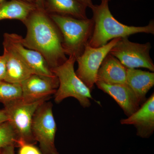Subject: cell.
I'll return each mask as SVG.
<instances>
[{
	"label": "cell",
	"mask_w": 154,
	"mask_h": 154,
	"mask_svg": "<svg viewBox=\"0 0 154 154\" xmlns=\"http://www.w3.org/2000/svg\"><path fill=\"white\" fill-rule=\"evenodd\" d=\"M110 0H101L99 5L91 8L94 27L88 45L93 48L105 45L114 38L128 37L137 33L154 34V21L151 20L145 26H128L114 18L109 9Z\"/></svg>",
	"instance_id": "7a4b0ae2"
},
{
	"label": "cell",
	"mask_w": 154,
	"mask_h": 154,
	"mask_svg": "<svg viewBox=\"0 0 154 154\" xmlns=\"http://www.w3.org/2000/svg\"><path fill=\"white\" fill-rule=\"evenodd\" d=\"M15 147L14 145L8 146L2 150L0 154H15Z\"/></svg>",
	"instance_id": "7402d4cb"
},
{
	"label": "cell",
	"mask_w": 154,
	"mask_h": 154,
	"mask_svg": "<svg viewBox=\"0 0 154 154\" xmlns=\"http://www.w3.org/2000/svg\"><path fill=\"white\" fill-rule=\"evenodd\" d=\"M48 99L27 102L20 99L4 105L8 121L14 128L19 143L33 144L36 142L31 131L33 115L38 106Z\"/></svg>",
	"instance_id": "5b68a950"
},
{
	"label": "cell",
	"mask_w": 154,
	"mask_h": 154,
	"mask_svg": "<svg viewBox=\"0 0 154 154\" xmlns=\"http://www.w3.org/2000/svg\"><path fill=\"white\" fill-rule=\"evenodd\" d=\"M5 1V0H0V3L2 2H4V1ZM22 1H25V2H29L34 3V0H22Z\"/></svg>",
	"instance_id": "484cf974"
},
{
	"label": "cell",
	"mask_w": 154,
	"mask_h": 154,
	"mask_svg": "<svg viewBox=\"0 0 154 154\" xmlns=\"http://www.w3.org/2000/svg\"><path fill=\"white\" fill-rule=\"evenodd\" d=\"M126 84L133 91L140 104H143L146 101L148 92L154 85V72L128 68Z\"/></svg>",
	"instance_id": "9a60e30c"
},
{
	"label": "cell",
	"mask_w": 154,
	"mask_h": 154,
	"mask_svg": "<svg viewBox=\"0 0 154 154\" xmlns=\"http://www.w3.org/2000/svg\"><path fill=\"white\" fill-rule=\"evenodd\" d=\"M45 11L48 14H56L78 19H88L87 7L77 0H44Z\"/></svg>",
	"instance_id": "2e32d148"
},
{
	"label": "cell",
	"mask_w": 154,
	"mask_h": 154,
	"mask_svg": "<svg viewBox=\"0 0 154 154\" xmlns=\"http://www.w3.org/2000/svg\"><path fill=\"white\" fill-rule=\"evenodd\" d=\"M19 154H42L37 148L33 144L22 143L19 146Z\"/></svg>",
	"instance_id": "ffe728a7"
},
{
	"label": "cell",
	"mask_w": 154,
	"mask_h": 154,
	"mask_svg": "<svg viewBox=\"0 0 154 154\" xmlns=\"http://www.w3.org/2000/svg\"><path fill=\"white\" fill-rule=\"evenodd\" d=\"M34 3L37 9L42 11H45L44 0H34Z\"/></svg>",
	"instance_id": "d4e9b609"
},
{
	"label": "cell",
	"mask_w": 154,
	"mask_h": 154,
	"mask_svg": "<svg viewBox=\"0 0 154 154\" xmlns=\"http://www.w3.org/2000/svg\"><path fill=\"white\" fill-rule=\"evenodd\" d=\"M22 36L16 33H5L3 43L8 45L15 51L33 74L55 75L44 57L36 51L25 47L22 44Z\"/></svg>",
	"instance_id": "9c48e42d"
},
{
	"label": "cell",
	"mask_w": 154,
	"mask_h": 154,
	"mask_svg": "<svg viewBox=\"0 0 154 154\" xmlns=\"http://www.w3.org/2000/svg\"><path fill=\"white\" fill-rule=\"evenodd\" d=\"M76 59L69 57L63 63L52 69L57 77L59 85L54 94V101L60 103L66 98L73 97L76 99L84 108L90 107V99H93L91 91L76 74L74 65Z\"/></svg>",
	"instance_id": "277c9868"
},
{
	"label": "cell",
	"mask_w": 154,
	"mask_h": 154,
	"mask_svg": "<svg viewBox=\"0 0 154 154\" xmlns=\"http://www.w3.org/2000/svg\"><path fill=\"white\" fill-rule=\"evenodd\" d=\"M8 121V117L5 109L0 110V125Z\"/></svg>",
	"instance_id": "603a6c76"
},
{
	"label": "cell",
	"mask_w": 154,
	"mask_h": 154,
	"mask_svg": "<svg viewBox=\"0 0 154 154\" xmlns=\"http://www.w3.org/2000/svg\"><path fill=\"white\" fill-rule=\"evenodd\" d=\"M48 15L61 33L62 46L66 55L75 59L80 56L93 35V19H78L56 14Z\"/></svg>",
	"instance_id": "3957f363"
},
{
	"label": "cell",
	"mask_w": 154,
	"mask_h": 154,
	"mask_svg": "<svg viewBox=\"0 0 154 154\" xmlns=\"http://www.w3.org/2000/svg\"><path fill=\"white\" fill-rule=\"evenodd\" d=\"M1 151H2V150H0V153H1Z\"/></svg>",
	"instance_id": "4316f807"
},
{
	"label": "cell",
	"mask_w": 154,
	"mask_h": 154,
	"mask_svg": "<svg viewBox=\"0 0 154 154\" xmlns=\"http://www.w3.org/2000/svg\"><path fill=\"white\" fill-rule=\"evenodd\" d=\"M37 9L33 3L22 0H5L0 3V21L17 19L23 23L30 14Z\"/></svg>",
	"instance_id": "e0dca14e"
},
{
	"label": "cell",
	"mask_w": 154,
	"mask_h": 154,
	"mask_svg": "<svg viewBox=\"0 0 154 154\" xmlns=\"http://www.w3.org/2000/svg\"><path fill=\"white\" fill-rule=\"evenodd\" d=\"M127 69L109 53L99 67L96 81L109 85L125 84Z\"/></svg>",
	"instance_id": "4fadbf2b"
},
{
	"label": "cell",
	"mask_w": 154,
	"mask_h": 154,
	"mask_svg": "<svg viewBox=\"0 0 154 154\" xmlns=\"http://www.w3.org/2000/svg\"><path fill=\"white\" fill-rule=\"evenodd\" d=\"M23 24L27 32L25 38L22 37V45L39 53L51 70L67 60L62 46L60 31L45 11L36 9L30 14Z\"/></svg>",
	"instance_id": "6da1fadb"
},
{
	"label": "cell",
	"mask_w": 154,
	"mask_h": 154,
	"mask_svg": "<svg viewBox=\"0 0 154 154\" xmlns=\"http://www.w3.org/2000/svg\"><path fill=\"white\" fill-rule=\"evenodd\" d=\"M51 102L45 101L37 108L33 115L31 131L33 138L39 143L42 154H59L55 146L57 131Z\"/></svg>",
	"instance_id": "8992f818"
},
{
	"label": "cell",
	"mask_w": 154,
	"mask_h": 154,
	"mask_svg": "<svg viewBox=\"0 0 154 154\" xmlns=\"http://www.w3.org/2000/svg\"><path fill=\"white\" fill-rule=\"evenodd\" d=\"M3 54L7 61V74L5 82L20 84L33 74L28 66L10 46L3 43Z\"/></svg>",
	"instance_id": "5bb4252c"
},
{
	"label": "cell",
	"mask_w": 154,
	"mask_h": 154,
	"mask_svg": "<svg viewBox=\"0 0 154 154\" xmlns=\"http://www.w3.org/2000/svg\"><path fill=\"white\" fill-rule=\"evenodd\" d=\"M22 91L21 99L27 102L49 99L58 88L59 82L56 75L53 76L32 74L20 84Z\"/></svg>",
	"instance_id": "30bf717a"
},
{
	"label": "cell",
	"mask_w": 154,
	"mask_h": 154,
	"mask_svg": "<svg viewBox=\"0 0 154 154\" xmlns=\"http://www.w3.org/2000/svg\"><path fill=\"white\" fill-rule=\"evenodd\" d=\"M21 85L5 81L0 82V103L3 105L22 98Z\"/></svg>",
	"instance_id": "ac0fdd59"
},
{
	"label": "cell",
	"mask_w": 154,
	"mask_h": 154,
	"mask_svg": "<svg viewBox=\"0 0 154 154\" xmlns=\"http://www.w3.org/2000/svg\"><path fill=\"white\" fill-rule=\"evenodd\" d=\"M128 37L121 38L110 50L109 53L128 69L144 68L154 72V64L150 55L151 45L130 41Z\"/></svg>",
	"instance_id": "52a82bcc"
},
{
	"label": "cell",
	"mask_w": 154,
	"mask_h": 154,
	"mask_svg": "<svg viewBox=\"0 0 154 154\" xmlns=\"http://www.w3.org/2000/svg\"><path fill=\"white\" fill-rule=\"evenodd\" d=\"M134 1H137V0H134Z\"/></svg>",
	"instance_id": "83f0119b"
},
{
	"label": "cell",
	"mask_w": 154,
	"mask_h": 154,
	"mask_svg": "<svg viewBox=\"0 0 154 154\" xmlns=\"http://www.w3.org/2000/svg\"><path fill=\"white\" fill-rule=\"evenodd\" d=\"M120 123L134 126L137 130V135L139 137H150L154 131V93L132 115L122 119Z\"/></svg>",
	"instance_id": "8fae6325"
},
{
	"label": "cell",
	"mask_w": 154,
	"mask_h": 154,
	"mask_svg": "<svg viewBox=\"0 0 154 154\" xmlns=\"http://www.w3.org/2000/svg\"><path fill=\"white\" fill-rule=\"evenodd\" d=\"M95 85L99 89L111 96L128 117L136 112L141 105L133 91L126 83L109 85L96 81Z\"/></svg>",
	"instance_id": "7c38bea8"
},
{
	"label": "cell",
	"mask_w": 154,
	"mask_h": 154,
	"mask_svg": "<svg viewBox=\"0 0 154 154\" xmlns=\"http://www.w3.org/2000/svg\"><path fill=\"white\" fill-rule=\"evenodd\" d=\"M120 38H114L99 48L92 47L88 44L82 54L76 59L78 64L76 74L91 91L96 84L97 73L101 64Z\"/></svg>",
	"instance_id": "ba28073f"
},
{
	"label": "cell",
	"mask_w": 154,
	"mask_h": 154,
	"mask_svg": "<svg viewBox=\"0 0 154 154\" xmlns=\"http://www.w3.org/2000/svg\"><path fill=\"white\" fill-rule=\"evenodd\" d=\"M77 1L85 6L87 8H89L91 9L94 5L92 0H77Z\"/></svg>",
	"instance_id": "cb8c5ba5"
},
{
	"label": "cell",
	"mask_w": 154,
	"mask_h": 154,
	"mask_svg": "<svg viewBox=\"0 0 154 154\" xmlns=\"http://www.w3.org/2000/svg\"><path fill=\"white\" fill-rule=\"evenodd\" d=\"M19 140L8 121L0 125V150L11 145L18 146Z\"/></svg>",
	"instance_id": "d6986e66"
},
{
	"label": "cell",
	"mask_w": 154,
	"mask_h": 154,
	"mask_svg": "<svg viewBox=\"0 0 154 154\" xmlns=\"http://www.w3.org/2000/svg\"><path fill=\"white\" fill-rule=\"evenodd\" d=\"M7 74V61L4 54L0 56V82L5 81Z\"/></svg>",
	"instance_id": "44dd1931"
}]
</instances>
